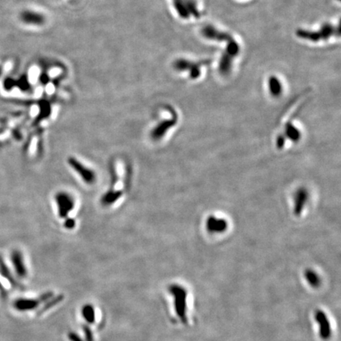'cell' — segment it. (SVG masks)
I'll list each match as a JSON object with an SVG mask.
<instances>
[{
  "instance_id": "1",
  "label": "cell",
  "mask_w": 341,
  "mask_h": 341,
  "mask_svg": "<svg viewBox=\"0 0 341 341\" xmlns=\"http://www.w3.org/2000/svg\"><path fill=\"white\" fill-rule=\"evenodd\" d=\"M296 35L301 39L310 40L312 42H317L321 40H328L331 36H340V27L327 23L321 26V29L317 31L298 30Z\"/></svg>"
},
{
  "instance_id": "2",
  "label": "cell",
  "mask_w": 341,
  "mask_h": 341,
  "mask_svg": "<svg viewBox=\"0 0 341 341\" xmlns=\"http://www.w3.org/2000/svg\"><path fill=\"white\" fill-rule=\"evenodd\" d=\"M170 293L174 296V306L178 317L184 323L187 321L186 318V290L179 284H172L169 287Z\"/></svg>"
},
{
  "instance_id": "3",
  "label": "cell",
  "mask_w": 341,
  "mask_h": 341,
  "mask_svg": "<svg viewBox=\"0 0 341 341\" xmlns=\"http://www.w3.org/2000/svg\"><path fill=\"white\" fill-rule=\"evenodd\" d=\"M211 60H202L194 62L186 59H179L173 63V66L178 71L189 72V78L191 79H197L201 75V67L209 65Z\"/></svg>"
},
{
  "instance_id": "4",
  "label": "cell",
  "mask_w": 341,
  "mask_h": 341,
  "mask_svg": "<svg viewBox=\"0 0 341 341\" xmlns=\"http://www.w3.org/2000/svg\"><path fill=\"white\" fill-rule=\"evenodd\" d=\"M174 7L180 18L188 19L190 17L200 18L201 13L194 0H172Z\"/></svg>"
},
{
  "instance_id": "5",
  "label": "cell",
  "mask_w": 341,
  "mask_h": 341,
  "mask_svg": "<svg viewBox=\"0 0 341 341\" xmlns=\"http://www.w3.org/2000/svg\"><path fill=\"white\" fill-rule=\"evenodd\" d=\"M69 165H70L74 172L80 176L82 180L87 184H93L96 181V174L93 171L87 168L84 164H82L79 160L74 158L70 157L69 159Z\"/></svg>"
},
{
  "instance_id": "6",
  "label": "cell",
  "mask_w": 341,
  "mask_h": 341,
  "mask_svg": "<svg viewBox=\"0 0 341 341\" xmlns=\"http://www.w3.org/2000/svg\"><path fill=\"white\" fill-rule=\"evenodd\" d=\"M56 202L60 217H66L69 213H70L74 209V198L66 192H60L56 194Z\"/></svg>"
},
{
  "instance_id": "7",
  "label": "cell",
  "mask_w": 341,
  "mask_h": 341,
  "mask_svg": "<svg viewBox=\"0 0 341 341\" xmlns=\"http://www.w3.org/2000/svg\"><path fill=\"white\" fill-rule=\"evenodd\" d=\"M19 19L26 26H40L44 24L45 17L36 10L26 9L19 14Z\"/></svg>"
},
{
  "instance_id": "8",
  "label": "cell",
  "mask_w": 341,
  "mask_h": 341,
  "mask_svg": "<svg viewBox=\"0 0 341 341\" xmlns=\"http://www.w3.org/2000/svg\"><path fill=\"white\" fill-rule=\"evenodd\" d=\"M172 116H173L172 118L162 121L156 125V127L154 128L151 133V136L154 140H159L161 138L168 132V130L177 124L178 117L176 114L173 112Z\"/></svg>"
},
{
  "instance_id": "9",
  "label": "cell",
  "mask_w": 341,
  "mask_h": 341,
  "mask_svg": "<svg viewBox=\"0 0 341 341\" xmlns=\"http://www.w3.org/2000/svg\"><path fill=\"white\" fill-rule=\"evenodd\" d=\"M315 319L319 325L320 337L323 340H328L331 337V325L325 312L317 310L315 313Z\"/></svg>"
},
{
  "instance_id": "10",
  "label": "cell",
  "mask_w": 341,
  "mask_h": 341,
  "mask_svg": "<svg viewBox=\"0 0 341 341\" xmlns=\"http://www.w3.org/2000/svg\"><path fill=\"white\" fill-rule=\"evenodd\" d=\"M52 294L50 292L44 294L40 299H18L15 303V307L18 310H32L36 309L40 305V302L46 301L47 299L52 297Z\"/></svg>"
},
{
  "instance_id": "11",
  "label": "cell",
  "mask_w": 341,
  "mask_h": 341,
  "mask_svg": "<svg viewBox=\"0 0 341 341\" xmlns=\"http://www.w3.org/2000/svg\"><path fill=\"white\" fill-rule=\"evenodd\" d=\"M206 229L211 233H222L227 230V222L223 218L211 215L206 219Z\"/></svg>"
},
{
  "instance_id": "12",
  "label": "cell",
  "mask_w": 341,
  "mask_h": 341,
  "mask_svg": "<svg viewBox=\"0 0 341 341\" xmlns=\"http://www.w3.org/2000/svg\"><path fill=\"white\" fill-rule=\"evenodd\" d=\"M308 199V192L305 188H299L297 191L295 192L294 198V214L295 217L301 215Z\"/></svg>"
},
{
  "instance_id": "13",
  "label": "cell",
  "mask_w": 341,
  "mask_h": 341,
  "mask_svg": "<svg viewBox=\"0 0 341 341\" xmlns=\"http://www.w3.org/2000/svg\"><path fill=\"white\" fill-rule=\"evenodd\" d=\"M12 261L18 275L21 276V277H25L27 271H26V266L24 265L22 253L19 251H14L12 253Z\"/></svg>"
},
{
  "instance_id": "14",
  "label": "cell",
  "mask_w": 341,
  "mask_h": 341,
  "mask_svg": "<svg viewBox=\"0 0 341 341\" xmlns=\"http://www.w3.org/2000/svg\"><path fill=\"white\" fill-rule=\"evenodd\" d=\"M286 138L291 140L292 142H299L301 138V132L295 125L291 122H287L285 125V132L283 133Z\"/></svg>"
},
{
  "instance_id": "15",
  "label": "cell",
  "mask_w": 341,
  "mask_h": 341,
  "mask_svg": "<svg viewBox=\"0 0 341 341\" xmlns=\"http://www.w3.org/2000/svg\"><path fill=\"white\" fill-rule=\"evenodd\" d=\"M269 89L270 93L274 96H279L281 93V83L275 76H271L269 79Z\"/></svg>"
},
{
  "instance_id": "16",
  "label": "cell",
  "mask_w": 341,
  "mask_h": 341,
  "mask_svg": "<svg viewBox=\"0 0 341 341\" xmlns=\"http://www.w3.org/2000/svg\"><path fill=\"white\" fill-rule=\"evenodd\" d=\"M82 314L89 323L93 324L95 321V310L92 305H86L82 310Z\"/></svg>"
},
{
  "instance_id": "17",
  "label": "cell",
  "mask_w": 341,
  "mask_h": 341,
  "mask_svg": "<svg viewBox=\"0 0 341 341\" xmlns=\"http://www.w3.org/2000/svg\"><path fill=\"white\" fill-rule=\"evenodd\" d=\"M305 277L308 283H309L312 287H317L320 285V283H321V279H320L319 276L317 275L315 272L311 270H307Z\"/></svg>"
},
{
  "instance_id": "18",
  "label": "cell",
  "mask_w": 341,
  "mask_h": 341,
  "mask_svg": "<svg viewBox=\"0 0 341 341\" xmlns=\"http://www.w3.org/2000/svg\"><path fill=\"white\" fill-rule=\"evenodd\" d=\"M120 195H121V194H120V193H116V192H110V193H108V194H107L105 196H104L103 202H104V203H105L106 205L113 203L116 200H117L119 198H120Z\"/></svg>"
},
{
  "instance_id": "19",
  "label": "cell",
  "mask_w": 341,
  "mask_h": 341,
  "mask_svg": "<svg viewBox=\"0 0 341 341\" xmlns=\"http://www.w3.org/2000/svg\"><path fill=\"white\" fill-rule=\"evenodd\" d=\"M286 138L284 134H279L276 140V146L278 148V150H282L283 146H284V144H285Z\"/></svg>"
},
{
  "instance_id": "20",
  "label": "cell",
  "mask_w": 341,
  "mask_h": 341,
  "mask_svg": "<svg viewBox=\"0 0 341 341\" xmlns=\"http://www.w3.org/2000/svg\"><path fill=\"white\" fill-rule=\"evenodd\" d=\"M84 332L85 335H86V341H93V333L90 330V328L87 327L85 325L84 326Z\"/></svg>"
},
{
  "instance_id": "21",
  "label": "cell",
  "mask_w": 341,
  "mask_h": 341,
  "mask_svg": "<svg viewBox=\"0 0 341 341\" xmlns=\"http://www.w3.org/2000/svg\"><path fill=\"white\" fill-rule=\"evenodd\" d=\"M68 337H69L71 341H82L80 337H78L75 333H69Z\"/></svg>"
}]
</instances>
